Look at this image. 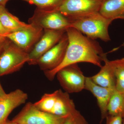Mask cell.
<instances>
[{"instance_id": "6da1fadb", "label": "cell", "mask_w": 124, "mask_h": 124, "mask_svg": "<svg viewBox=\"0 0 124 124\" xmlns=\"http://www.w3.org/2000/svg\"><path fill=\"white\" fill-rule=\"evenodd\" d=\"M68 43L63 60L55 69L45 71L50 80H53L59 71L69 65L81 62L89 63L101 68L105 54L99 44L72 27L66 30Z\"/></svg>"}, {"instance_id": "7a4b0ae2", "label": "cell", "mask_w": 124, "mask_h": 124, "mask_svg": "<svg viewBox=\"0 0 124 124\" xmlns=\"http://www.w3.org/2000/svg\"><path fill=\"white\" fill-rule=\"evenodd\" d=\"M70 27L75 28L92 39H100L108 42L110 40L109 26L115 19L104 17L99 12L68 18Z\"/></svg>"}, {"instance_id": "3957f363", "label": "cell", "mask_w": 124, "mask_h": 124, "mask_svg": "<svg viewBox=\"0 0 124 124\" xmlns=\"http://www.w3.org/2000/svg\"><path fill=\"white\" fill-rule=\"evenodd\" d=\"M29 61V53L8 41L0 54V76L19 70Z\"/></svg>"}, {"instance_id": "277c9868", "label": "cell", "mask_w": 124, "mask_h": 124, "mask_svg": "<svg viewBox=\"0 0 124 124\" xmlns=\"http://www.w3.org/2000/svg\"><path fill=\"white\" fill-rule=\"evenodd\" d=\"M30 22L31 24L44 29L66 30L70 26L69 19L57 9L48 10L37 8Z\"/></svg>"}, {"instance_id": "5b68a950", "label": "cell", "mask_w": 124, "mask_h": 124, "mask_svg": "<svg viewBox=\"0 0 124 124\" xmlns=\"http://www.w3.org/2000/svg\"><path fill=\"white\" fill-rule=\"evenodd\" d=\"M64 119L40 110L29 102L13 121L18 124H62Z\"/></svg>"}, {"instance_id": "8992f818", "label": "cell", "mask_w": 124, "mask_h": 124, "mask_svg": "<svg viewBox=\"0 0 124 124\" xmlns=\"http://www.w3.org/2000/svg\"><path fill=\"white\" fill-rule=\"evenodd\" d=\"M56 76L61 86L68 93H79L85 89L86 77L77 64L62 68Z\"/></svg>"}, {"instance_id": "52a82bcc", "label": "cell", "mask_w": 124, "mask_h": 124, "mask_svg": "<svg viewBox=\"0 0 124 124\" xmlns=\"http://www.w3.org/2000/svg\"><path fill=\"white\" fill-rule=\"evenodd\" d=\"M104 0H64L57 9L67 18L99 12Z\"/></svg>"}, {"instance_id": "ba28073f", "label": "cell", "mask_w": 124, "mask_h": 124, "mask_svg": "<svg viewBox=\"0 0 124 124\" xmlns=\"http://www.w3.org/2000/svg\"><path fill=\"white\" fill-rule=\"evenodd\" d=\"M44 30V33L29 53L28 63L29 64H36L38 59L57 44L66 32V30Z\"/></svg>"}, {"instance_id": "9c48e42d", "label": "cell", "mask_w": 124, "mask_h": 124, "mask_svg": "<svg viewBox=\"0 0 124 124\" xmlns=\"http://www.w3.org/2000/svg\"><path fill=\"white\" fill-rule=\"evenodd\" d=\"M68 43L66 32L60 41L37 61V64L41 69L44 71L50 70L57 67L63 60Z\"/></svg>"}, {"instance_id": "30bf717a", "label": "cell", "mask_w": 124, "mask_h": 124, "mask_svg": "<svg viewBox=\"0 0 124 124\" xmlns=\"http://www.w3.org/2000/svg\"><path fill=\"white\" fill-rule=\"evenodd\" d=\"M43 30L41 28L33 25L28 29L8 33L5 37L29 53L28 51L42 36Z\"/></svg>"}, {"instance_id": "8fae6325", "label": "cell", "mask_w": 124, "mask_h": 124, "mask_svg": "<svg viewBox=\"0 0 124 124\" xmlns=\"http://www.w3.org/2000/svg\"><path fill=\"white\" fill-rule=\"evenodd\" d=\"M28 96L26 93L17 89L7 94L0 100V124H5L9 115L15 108L25 103Z\"/></svg>"}, {"instance_id": "7c38bea8", "label": "cell", "mask_w": 124, "mask_h": 124, "mask_svg": "<svg viewBox=\"0 0 124 124\" xmlns=\"http://www.w3.org/2000/svg\"><path fill=\"white\" fill-rule=\"evenodd\" d=\"M85 89L91 92L97 99L101 112L102 122L108 115L107 108L108 102L116 89L105 88L98 85L93 82L90 77L85 78Z\"/></svg>"}, {"instance_id": "4fadbf2b", "label": "cell", "mask_w": 124, "mask_h": 124, "mask_svg": "<svg viewBox=\"0 0 124 124\" xmlns=\"http://www.w3.org/2000/svg\"><path fill=\"white\" fill-rule=\"evenodd\" d=\"M104 66L95 75L90 77L95 84L105 88L116 89V78L114 69V60L110 61L107 58L106 54L102 58Z\"/></svg>"}, {"instance_id": "5bb4252c", "label": "cell", "mask_w": 124, "mask_h": 124, "mask_svg": "<svg viewBox=\"0 0 124 124\" xmlns=\"http://www.w3.org/2000/svg\"><path fill=\"white\" fill-rule=\"evenodd\" d=\"M57 91L56 99L50 113L65 118L76 110L75 104L68 93L63 92L61 90Z\"/></svg>"}, {"instance_id": "9a60e30c", "label": "cell", "mask_w": 124, "mask_h": 124, "mask_svg": "<svg viewBox=\"0 0 124 124\" xmlns=\"http://www.w3.org/2000/svg\"><path fill=\"white\" fill-rule=\"evenodd\" d=\"M99 12L108 18L123 19L124 0H104Z\"/></svg>"}, {"instance_id": "2e32d148", "label": "cell", "mask_w": 124, "mask_h": 124, "mask_svg": "<svg viewBox=\"0 0 124 124\" xmlns=\"http://www.w3.org/2000/svg\"><path fill=\"white\" fill-rule=\"evenodd\" d=\"M0 21L9 33L28 29L33 26L31 23L27 24L20 21L6 8L0 13Z\"/></svg>"}, {"instance_id": "e0dca14e", "label": "cell", "mask_w": 124, "mask_h": 124, "mask_svg": "<svg viewBox=\"0 0 124 124\" xmlns=\"http://www.w3.org/2000/svg\"><path fill=\"white\" fill-rule=\"evenodd\" d=\"M108 114L111 116H124V93L116 90L114 91L109 100Z\"/></svg>"}, {"instance_id": "ac0fdd59", "label": "cell", "mask_w": 124, "mask_h": 124, "mask_svg": "<svg viewBox=\"0 0 124 124\" xmlns=\"http://www.w3.org/2000/svg\"><path fill=\"white\" fill-rule=\"evenodd\" d=\"M114 69L116 78V89L124 93V58L114 60Z\"/></svg>"}, {"instance_id": "d6986e66", "label": "cell", "mask_w": 124, "mask_h": 124, "mask_svg": "<svg viewBox=\"0 0 124 124\" xmlns=\"http://www.w3.org/2000/svg\"><path fill=\"white\" fill-rule=\"evenodd\" d=\"M57 94V90L51 93L45 94L39 100L34 103V105L39 110L50 113L53 107Z\"/></svg>"}, {"instance_id": "ffe728a7", "label": "cell", "mask_w": 124, "mask_h": 124, "mask_svg": "<svg viewBox=\"0 0 124 124\" xmlns=\"http://www.w3.org/2000/svg\"><path fill=\"white\" fill-rule=\"evenodd\" d=\"M44 10L57 9L64 0H22Z\"/></svg>"}, {"instance_id": "44dd1931", "label": "cell", "mask_w": 124, "mask_h": 124, "mask_svg": "<svg viewBox=\"0 0 124 124\" xmlns=\"http://www.w3.org/2000/svg\"><path fill=\"white\" fill-rule=\"evenodd\" d=\"M62 124H88L85 117L76 109L64 118Z\"/></svg>"}, {"instance_id": "7402d4cb", "label": "cell", "mask_w": 124, "mask_h": 124, "mask_svg": "<svg viewBox=\"0 0 124 124\" xmlns=\"http://www.w3.org/2000/svg\"><path fill=\"white\" fill-rule=\"evenodd\" d=\"M106 119V124H123V117L121 116L108 115Z\"/></svg>"}, {"instance_id": "603a6c76", "label": "cell", "mask_w": 124, "mask_h": 124, "mask_svg": "<svg viewBox=\"0 0 124 124\" xmlns=\"http://www.w3.org/2000/svg\"><path fill=\"white\" fill-rule=\"evenodd\" d=\"M8 40V39L5 37L0 36V54Z\"/></svg>"}, {"instance_id": "cb8c5ba5", "label": "cell", "mask_w": 124, "mask_h": 124, "mask_svg": "<svg viewBox=\"0 0 124 124\" xmlns=\"http://www.w3.org/2000/svg\"><path fill=\"white\" fill-rule=\"evenodd\" d=\"M9 33L8 31L5 29L4 27L3 26L2 23L0 21V36L5 37Z\"/></svg>"}, {"instance_id": "d4e9b609", "label": "cell", "mask_w": 124, "mask_h": 124, "mask_svg": "<svg viewBox=\"0 0 124 124\" xmlns=\"http://www.w3.org/2000/svg\"><path fill=\"white\" fill-rule=\"evenodd\" d=\"M6 94L7 93H6L5 92L4 90L3 89L0 83V100L4 97Z\"/></svg>"}, {"instance_id": "484cf974", "label": "cell", "mask_w": 124, "mask_h": 124, "mask_svg": "<svg viewBox=\"0 0 124 124\" xmlns=\"http://www.w3.org/2000/svg\"><path fill=\"white\" fill-rule=\"evenodd\" d=\"M10 0H0V6L5 7L6 3Z\"/></svg>"}, {"instance_id": "4316f807", "label": "cell", "mask_w": 124, "mask_h": 124, "mask_svg": "<svg viewBox=\"0 0 124 124\" xmlns=\"http://www.w3.org/2000/svg\"><path fill=\"white\" fill-rule=\"evenodd\" d=\"M5 124H18L13 121H7Z\"/></svg>"}, {"instance_id": "83f0119b", "label": "cell", "mask_w": 124, "mask_h": 124, "mask_svg": "<svg viewBox=\"0 0 124 124\" xmlns=\"http://www.w3.org/2000/svg\"><path fill=\"white\" fill-rule=\"evenodd\" d=\"M5 8V7H4V6H0V13Z\"/></svg>"}, {"instance_id": "f1b7e54d", "label": "cell", "mask_w": 124, "mask_h": 124, "mask_svg": "<svg viewBox=\"0 0 124 124\" xmlns=\"http://www.w3.org/2000/svg\"><path fill=\"white\" fill-rule=\"evenodd\" d=\"M123 124H124V117H123Z\"/></svg>"}, {"instance_id": "f546056e", "label": "cell", "mask_w": 124, "mask_h": 124, "mask_svg": "<svg viewBox=\"0 0 124 124\" xmlns=\"http://www.w3.org/2000/svg\"><path fill=\"white\" fill-rule=\"evenodd\" d=\"M123 19H124V18H123Z\"/></svg>"}, {"instance_id": "4dcf8cb0", "label": "cell", "mask_w": 124, "mask_h": 124, "mask_svg": "<svg viewBox=\"0 0 124 124\" xmlns=\"http://www.w3.org/2000/svg\"><path fill=\"white\" fill-rule=\"evenodd\" d=\"M123 45H124V44H123Z\"/></svg>"}]
</instances>
